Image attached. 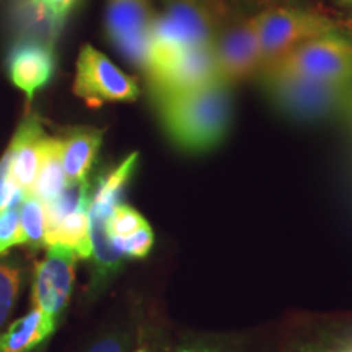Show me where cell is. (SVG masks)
<instances>
[{
  "label": "cell",
  "mask_w": 352,
  "mask_h": 352,
  "mask_svg": "<svg viewBox=\"0 0 352 352\" xmlns=\"http://www.w3.org/2000/svg\"><path fill=\"white\" fill-rule=\"evenodd\" d=\"M153 103L171 144L186 153L210 152L230 131V87L220 82L178 94L155 95Z\"/></svg>",
  "instance_id": "cell-1"
},
{
  "label": "cell",
  "mask_w": 352,
  "mask_h": 352,
  "mask_svg": "<svg viewBox=\"0 0 352 352\" xmlns=\"http://www.w3.org/2000/svg\"><path fill=\"white\" fill-rule=\"evenodd\" d=\"M258 77L266 100L292 120L320 121L346 113L352 98L351 83L314 80L274 69H264Z\"/></svg>",
  "instance_id": "cell-2"
},
{
  "label": "cell",
  "mask_w": 352,
  "mask_h": 352,
  "mask_svg": "<svg viewBox=\"0 0 352 352\" xmlns=\"http://www.w3.org/2000/svg\"><path fill=\"white\" fill-rule=\"evenodd\" d=\"M239 13L232 0H165L164 12L153 21L151 39L184 50L206 46Z\"/></svg>",
  "instance_id": "cell-3"
},
{
  "label": "cell",
  "mask_w": 352,
  "mask_h": 352,
  "mask_svg": "<svg viewBox=\"0 0 352 352\" xmlns=\"http://www.w3.org/2000/svg\"><path fill=\"white\" fill-rule=\"evenodd\" d=\"M253 15L261 44L263 69L277 64L308 39L338 32V23L331 16L303 6L274 7Z\"/></svg>",
  "instance_id": "cell-4"
},
{
  "label": "cell",
  "mask_w": 352,
  "mask_h": 352,
  "mask_svg": "<svg viewBox=\"0 0 352 352\" xmlns=\"http://www.w3.org/2000/svg\"><path fill=\"white\" fill-rule=\"evenodd\" d=\"M217 80L232 87L258 76L263 69L261 44L253 13H239L210 43Z\"/></svg>",
  "instance_id": "cell-5"
},
{
  "label": "cell",
  "mask_w": 352,
  "mask_h": 352,
  "mask_svg": "<svg viewBox=\"0 0 352 352\" xmlns=\"http://www.w3.org/2000/svg\"><path fill=\"white\" fill-rule=\"evenodd\" d=\"M267 69L314 80L352 85V39L336 32L308 39Z\"/></svg>",
  "instance_id": "cell-6"
},
{
  "label": "cell",
  "mask_w": 352,
  "mask_h": 352,
  "mask_svg": "<svg viewBox=\"0 0 352 352\" xmlns=\"http://www.w3.org/2000/svg\"><path fill=\"white\" fill-rule=\"evenodd\" d=\"M74 94L85 101L88 108H100L107 103L135 101L140 95L134 77L118 67L103 52L91 44H83L76 65Z\"/></svg>",
  "instance_id": "cell-7"
},
{
  "label": "cell",
  "mask_w": 352,
  "mask_h": 352,
  "mask_svg": "<svg viewBox=\"0 0 352 352\" xmlns=\"http://www.w3.org/2000/svg\"><path fill=\"white\" fill-rule=\"evenodd\" d=\"M90 184H67L54 201L46 204V246L65 245L78 258H91Z\"/></svg>",
  "instance_id": "cell-8"
},
{
  "label": "cell",
  "mask_w": 352,
  "mask_h": 352,
  "mask_svg": "<svg viewBox=\"0 0 352 352\" xmlns=\"http://www.w3.org/2000/svg\"><path fill=\"white\" fill-rule=\"evenodd\" d=\"M155 16L151 0H107L108 39L135 67H145Z\"/></svg>",
  "instance_id": "cell-9"
},
{
  "label": "cell",
  "mask_w": 352,
  "mask_h": 352,
  "mask_svg": "<svg viewBox=\"0 0 352 352\" xmlns=\"http://www.w3.org/2000/svg\"><path fill=\"white\" fill-rule=\"evenodd\" d=\"M77 258L70 246L51 245L34 267L33 307L56 321L72 296Z\"/></svg>",
  "instance_id": "cell-10"
},
{
  "label": "cell",
  "mask_w": 352,
  "mask_h": 352,
  "mask_svg": "<svg viewBox=\"0 0 352 352\" xmlns=\"http://www.w3.org/2000/svg\"><path fill=\"white\" fill-rule=\"evenodd\" d=\"M56 69L51 41L43 38H23L8 56V77L13 85L32 103L34 94L51 80Z\"/></svg>",
  "instance_id": "cell-11"
},
{
  "label": "cell",
  "mask_w": 352,
  "mask_h": 352,
  "mask_svg": "<svg viewBox=\"0 0 352 352\" xmlns=\"http://www.w3.org/2000/svg\"><path fill=\"white\" fill-rule=\"evenodd\" d=\"M214 82L219 80L210 44L188 47L178 57H175L168 67L148 78L152 96L195 90Z\"/></svg>",
  "instance_id": "cell-12"
},
{
  "label": "cell",
  "mask_w": 352,
  "mask_h": 352,
  "mask_svg": "<svg viewBox=\"0 0 352 352\" xmlns=\"http://www.w3.org/2000/svg\"><path fill=\"white\" fill-rule=\"evenodd\" d=\"M47 134L36 114H28L20 122L13 135L10 147L7 148L10 157V173L13 182L23 192H32L43 158V147Z\"/></svg>",
  "instance_id": "cell-13"
},
{
  "label": "cell",
  "mask_w": 352,
  "mask_h": 352,
  "mask_svg": "<svg viewBox=\"0 0 352 352\" xmlns=\"http://www.w3.org/2000/svg\"><path fill=\"white\" fill-rule=\"evenodd\" d=\"M59 139L63 145V166L67 184L88 182V173L103 142V131L90 126L72 127Z\"/></svg>",
  "instance_id": "cell-14"
},
{
  "label": "cell",
  "mask_w": 352,
  "mask_h": 352,
  "mask_svg": "<svg viewBox=\"0 0 352 352\" xmlns=\"http://www.w3.org/2000/svg\"><path fill=\"white\" fill-rule=\"evenodd\" d=\"M139 153L134 152L127 155L116 168L108 171L96 184L95 191L90 195V214L91 222H107L113 209L120 204V197L124 191L126 184L134 175L138 166Z\"/></svg>",
  "instance_id": "cell-15"
},
{
  "label": "cell",
  "mask_w": 352,
  "mask_h": 352,
  "mask_svg": "<svg viewBox=\"0 0 352 352\" xmlns=\"http://www.w3.org/2000/svg\"><path fill=\"white\" fill-rule=\"evenodd\" d=\"M56 320L33 308L16 320L7 331L0 333V352H30L54 333Z\"/></svg>",
  "instance_id": "cell-16"
},
{
  "label": "cell",
  "mask_w": 352,
  "mask_h": 352,
  "mask_svg": "<svg viewBox=\"0 0 352 352\" xmlns=\"http://www.w3.org/2000/svg\"><path fill=\"white\" fill-rule=\"evenodd\" d=\"M65 186H67V178H65L63 166L60 139L47 135L43 147L41 165H39L32 192L46 206L54 201L64 191Z\"/></svg>",
  "instance_id": "cell-17"
},
{
  "label": "cell",
  "mask_w": 352,
  "mask_h": 352,
  "mask_svg": "<svg viewBox=\"0 0 352 352\" xmlns=\"http://www.w3.org/2000/svg\"><path fill=\"white\" fill-rule=\"evenodd\" d=\"M20 245L32 250L46 246V206L33 192H23L21 196Z\"/></svg>",
  "instance_id": "cell-18"
},
{
  "label": "cell",
  "mask_w": 352,
  "mask_h": 352,
  "mask_svg": "<svg viewBox=\"0 0 352 352\" xmlns=\"http://www.w3.org/2000/svg\"><path fill=\"white\" fill-rule=\"evenodd\" d=\"M77 0H26V10L33 21L46 30L50 36L63 28Z\"/></svg>",
  "instance_id": "cell-19"
},
{
  "label": "cell",
  "mask_w": 352,
  "mask_h": 352,
  "mask_svg": "<svg viewBox=\"0 0 352 352\" xmlns=\"http://www.w3.org/2000/svg\"><path fill=\"white\" fill-rule=\"evenodd\" d=\"M21 290V267L12 258H0V328L6 324L19 300Z\"/></svg>",
  "instance_id": "cell-20"
},
{
  "label": "cell",
  "mask_w": 352,
  "mask_h": 352,
  "mask_svg": "<svg viewBox=\"0 0 352 352\" xmlns=\"http://www.w3.org/2000/svg\"><path fill=\"white\" fill-rule=\"evenodd\" d=\"M144 223H147V220L138 210L126 204H118L104 222V228H107L109 239H120V236L131 235Z\"/></svg>",
  "instance_id": "cell-21"
},
{
  "label": "cell",
  "mask_w": 352,
  "mask_h": 352,
  "mask_svg": "<svg viewBox=\"0 0 352 352\" xmlns=\"http://www.w3.org/2000/svg\"><path fill=\"white\" fill-rule=\"evenodd\" d=\"M113 245L116 246L124 256L129 258H145L151 253L153 241H155V235L148 223H144L142 227L132 232L127 236H120V239H111Z\"/></svg>",
  "instance_id": "cell-22"
},
{
  "label": "cell",
  "mask_w": 352,
  "mask_h": 352,
  "mask_svg": "<svg viewBox=\"0 0 352 352\" xmlns=\"http://www.w3.org/2000/svg\"><path fill=\"white\" fill-rule=\"evenodd\" d=\"M20 202L21 197L0 210V254L20 245Z\"/></svg>",
  "instance_id": "cell-23"
},
{
  "label": "cell",
  "mask_w": 352,
  "mask_h": 352,
  "mask_svg": "<svg viewBox=\"0 0 352 352\" xmlns=\"http://www.w3.org/2000/svg\"><path fill=\"white\" fill-rule=\"evenodd\" d=\"M23 196V191L16 186L10 173V157L8 152L0 158V210L6 209L12 202L19 201Z\"/></svg>",
  "instance_id": "cell-24"
},
{
  "label": "cell",
  "mask_w": 352,
  "mask_h": 352,
  "mask_svg": "<svg viewBox=\"0 0 352 352\" xmlns=\"http://www.w3.org/2000/svg\"><path fill=\"white\" fill-rule=\"evenodd\" d=\"M232 3L241 13H252L283 6H302V0H232Z\"/></svg>",
  "instance_id": "cell-25"
},
{
  "label": "cell",
  "mask_w": 352,
  "mask_h": 352,
  "mask_svg": "<svg viewBox=\"0 0 352 352\" xmlns=\"http://www.w3.org/2000/svg\"><path fill=\"white\" fill-rule=\"evenodd\" d=\"M88 352H122V347H121L120 341L109 338V340H103V341L96 342V344L91 347Z\"/></svg>",
  "instance_id": "cell-26"
},
{
  "label": "cell",
  "mask_w": 352,
  "mask_h": 352,
  "mask_svg": "<svg viewBox=\"0 0 352 352\" xmlns=\"http://www.w3.org/2000/svg\"><path fill=\"white\" fill-rule=\"evenodd\" d=\"M179 352H219L215 349H210V347H183V349H179Z\"/></svg>",
  "instance_id": "cell-27"
},
{
  "label": "cell",
  "mask_w": 352,
  "mask_h": 352,
  "mask_svg": "<svg viewBox=\"0 0 352 352\" xmlns=\"http://www.w3.org/2000/svg\"><path fill=\"white\" fill-rule=\"evenodd\" d=\"M344 114H347V116H351V120H352V98H351V101H349V107H347Z\"/></svg>",
  "instance_id": "cell-28"
},
{
  "label": "cell",
  "mask_w": 352,
  "mask_h": 352,
  "mask_svg": "<svg viewBox=\"0 0 352 352\" xmlns=\"http://www.w3.org/2000/svg\"><path fill=\"white\" fill-rule=\"evenodd\" d=\"M341 6H347V7H352V0H340Z\"/></svg>",
  "instance_id": "cell-29"
},
{
  "label": "cell",
  "mask_w": 352,
  "mask_h": 352,
  "mask_svg": "<svg viewBox=\"0 0 352 352\" xmlns=\"http://www.w3.org/2000/svg\"><path fill=\"white\" fill-rule=\"evenodd\" d=\"M346 352H352V347H351V349H347V351H346Z\"/></svg>",
  "instance_id": "cell-30"
},
{
  "label": "cell",
  "mask_w": 352,
  "mask_h": 352,
  "mask_svg": "<svg viewBox=\"0 0 352 352\" xmlns=\"http://www.w3.org/2000/svg\"><path fill=\"white\" fill-rule=\"evenodd\" d=\"M138 352H144V351H138Z\"/></svg>",
  "instance_id": "cell-31"
}]
</instances>
